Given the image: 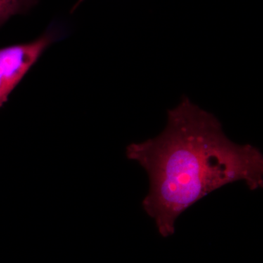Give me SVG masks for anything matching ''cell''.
<instances>
[{
    "mask_svg": "<svg viewBox=\"0 0 263 263\" xmlns=\"http://www.w3.org/2000/svg\"><path fill=\"white\" fill-rule=\"evenodd\" d=\"M9 12L7 8L5 0H0V27L10 18Z\"/></svg>",
    "mask_w": 263,
    "mask_h": 263,
    "instance_id": "277c9868",
    "label": "cell"
},
{
    "mask_svg": "<svg viewBox=\"0 0 263 263\" xmlns=\"http://www.w3.org/2000/svg\"><path fill=\"white\" fill-rule=\"evenodd\" d=\"M84 1V0H79V1H78V3H76V4L75 5V6H74V8H72V11H74V10H75L76 8H78V6H79V5H80L81 3H83V2Z\"/></svg>",
    "mask_w": 263,
    "mask_h": 263,
    "instance_id": "5b68a950",
    "label": "cell"
},
{
    "mask_svg": "<svg viewBox=\"0 0 263 263\" xmlns=\"http://www.w3.org/2000/svg\"><path fill=\"white\" fill-rule=\"evenodd\" d=\"M59 38L54 29L32 42L0 48V108L43 52Z\"/></svg>",
    "mask_w": 263,
    "mask_h": 263,
    "instance_id": "7a4b0ae2",
    "label": "cell"
},
{
    "mask_svg": "<svg viewBox=\"0 0 263 263\" xmlns=\"http://www.w3.org/2000/svg\"><path fill=\"white\" fill-rule=\"evenodd\" d=\"M10 16L18 14L28 9L36 3V0H5Z\"/></svg>",
    "mask_w": 263,
    "mask_h": 263,
    "instance_id": "3957f363",
    "label": "cell"
},
{
    "mask_svg": "<svg viewBox=\"0 0 263 263\" xmlns=\"http://www.w3.org/2000/svg\"><path fill=\"white\" fill-rule=\"evenodd\" d=\"M126 154L148 174L143 206L163 238L174 234L184 211L218 189L236 181H245L252 191L263 186L260 151L230 141L219 121L187 98L167 111L160 136L132 143Z\"/></svg>",
    "mask_w": 263,
    "mask_h": 263,
    "instance_id": "6da1fadb",
    "label": "cell"
}]
</instances>
